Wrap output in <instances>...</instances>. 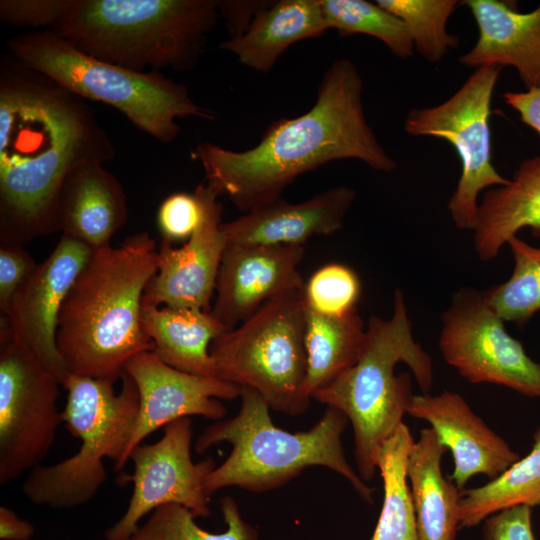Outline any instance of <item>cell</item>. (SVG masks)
<instances>
[{
    "label": "cell",
    "instance_id": "603a6c76",
    "mask_svg": "<svg viewBox=\"0 0 540 540\" xmlns=\"http://www.w3.org/2000/svg\"><path fill=\"white\" fill-rule=\"evenodd\" d=\"M328 29L320 0L273 1L241 35L229 37L219 48L253 70L268 72L292 44Z\"/></svg>",
    "mask_w": 540,
    "mask_h": 540
},
{
    "label": "cell",
    "instance_id": "cb8c5ba5",
    "mask_svg": "<svg viewBox=\"0 0 540 540\" xmlns=\"http://www.w3.org/2000/svg\"><path fill=\"white\" fill-rule=\"evenodd\" d=\"M446 450L432 428H423L408 456L406 473L418 540H455L460 528L462 490L443 474Z\"/></svg>",
    "mask_w": 540,
    "mask_h": 540
},
{
    "label": "cell",
    "instance_id": "74e56055",
    "mask_svg": "<svg viewBox=\"0 0 540 540\" xmlns=\"http://www.w3.org/2000/svg\"><path fill=\"white\" fill-rule=\"evenodd\" d=\"M273 1L216 0L219 14L225 19L230 37L241 35L255 16Z\"/></svg>",
    "mask_w": 540,
    "mask_h": 540
},
{
    "label": "cell",
    "instance_id": "4fadbf2b",
    "mask_svg": "<svg viewBox=\"0 0 540 540\" xmlns=\"http://www.w3.org/2000/svg\"><path fill=\"white\" fill-rule=\"evenodd\" d=\"M192 435L191 420L184 417L167 424L157 442L132 450L134 473L122 479L133 483L132 495L125 513L107 529L106 540L127 538L146 514L164 504L182 505L195 517L210 515L205 480L216 464L212 458L193 462Z\"/></svg>",
    "mask_w": 540,
    "mask_h": 540
},
{
    "label": "cell",
    "instance_id": "836d02e7",
    "mask_svg": "<svg viewBox=\"0 0 540 540\" xmlns=\"http://www.w3.org/2000/svg\"><path fill=\"white\" fill-rule=\"evenodd\" d=\"M202 217V202L193 193L178 192L166 197L157 211V225L162 241L173 243L188 240Z\"/></svg>",
    "mask_w": 540,
    "mask_h": 540
},
{
    "label": "cell",
    "instance_id": "ba28073f",
    "mask_svg": "<svg viewBox=\"0 0 540 540\" xmlns=\"http://www.w3.org/2000/svg\"><path fill=\"white\" fill-rule=\"evenodd\" d=\"M121 389L114 383L68 374L62 386L67 400L63 423L81 441L76 454L53 465L33 468L22 485L23 494L37 505L73 508L90 501L106 481L104 458L114 470L121 463L139 412V393L123 373Z\"/></svg>",
    "mask_w": 540,
    "mask_h": 540
},
{
    "label": "cell",
    "instance_id": "5bb4252c",
    "mask_svg": "<svg viewBox=\"0 0 540 540\" xmlns=\"http://www.w3.org/2000/svg\"><path fill=\"white\" fill-rule=\"evenodd\" d=\"M124 373L135 383L140 404L131 439L115 471L123 469L132 450L158 428L192 415L219 420L227 410L218 399L233 400L242 392V387L218 377L178 370L154 351L132 357Z\"/></svg>",
    "mask_w": 540,
    "mask_h": 540
},
{
    "label": "cell",
    "instance_id": "5b68a950",
    "mask_svg": "<svg viewBox=\"0 0 540 540\" xmlns=\"http://www.w3.org/2000/svg\"><path fill=\"white\" fill-rule=\"evenodd\" d=\"M400 362L410 368L422 394H429L434 382L432 358L413 337L404 294L398 288L391 317L370 316L356 363L312 395L351 422L358 474L364 482L374 478L382 445L403 424L414 396L409 373L395 374Z\"/></svg>",
    "mask_w": 540,
    "mask_h": 540
},
{
    "label": "cell",
    "instance_id": "ffe728a7",
    "mask_svg": "<svg viewBox=\"0 0 540 540\" xmlns=\"http://www.w3.org/2000/svg\"><path fill=\"white\" fill-rule=\"evenodd\" d=\"M478 27L475 45L460 57L464 66H511L527 89L540 86V4L520 12L512 2L467 0Z\"/></svg>",
    "mask_w": 540,
    "mask_h": 540
},
{
    "label": "cell",
    "instance_id": "8fae6325",
    "mask_svg": "<svg viewBox=\"0 0 540 540\" xmlns=\"http://www.w3.org/2000/svg\"><path fill=\"white\" fill-rule=\"evenodd\" d=\"M58 378L0 326V484L40 465L63 423Z\"/></svg>",
    "mask_w": 540,
    "mask_h": 540
},
{
    "label": "cell",
    "instance_id": "484cf974",
    "mask_svg": "<svg viewBox=\"0 0 540 540\" xmlns=\"http://www.w3.org/2000/svg\"><path fill=\"white\" fill-rule=\"evenodd\" d=\"M366 327L358 311L324 315L306 306L305 349L307 372L303 393L307 398L352 367L359 358Z\"/></svg>",
    "mask_w": 540,
    "mask_h": 540
},
{
    "label": "cell",
    "instance_id": "e575fe53",
    "mask_svg": "<svg viewBox=\"0 0 540 540\" xmlns=\"http://www.w3.org/2000/svg\"><path fill=\"white\" fill-rule=\"evenodd\" d=\"M68 0H1L0 19L10 25L51 29L62 16Z\"/></svg>",
    "mask_w": 540,
    "mask_h": 540
},
{
    "label": "cell",
    "instance_id": "83f0119b",
    "mask_svg": "<svg viewBox=\"0 0 540 540\" xmlns=\"http://www.w3.org/2000/svg\"><path fill=\"white\" fill-rule=\"evenodd\" d=\"M414 441L409 427L403 423L382 445L377 469L383 482L384 498L370 540H418L406 473L408 456Z\"/></svg>",
    "mask_w": 540,
    "mask_h": 540
},
{
    "label": "cell",
    "instance_id": "7c38bea8",
    "mask_svg": "<svg viewBox=\"0 0 540 540\" xmlns=\"http://www.w3.org/2000/svg\"><path fill=\"white\" fill-rule=\"evenodd\" d=\"M438 346L444 361L468 382L540 399V362L508 333L485 290L462 287L453 293L441 315Z\"/></svg>",
    "mask_w": 540,
    "mask_h": 540
},
{
    "label": "cell",
    "instance_id": "8992f818",
    "mask_svg": "<svg viewBox=\"0 0 540 540\" xmlns=\"http://www.w3.org/2000/svg\"><path fill=\"white\" fill-rule=\"evenodd\" d=\"M241 408L228 420L214 423L198 436L195 450L228 442L232 450L205 480L208 496L226 487L261 493L281 487L310 466H322L342 475L359 496L373 502L370 488L348 463L341 436L348 418L327 407L309 430L291 433L274 425L270 406L255 390L243 387Z\"/></svg>",
    "mask_w": 540,
    "mask_h": 540
},
{
    "label": "cell",
    "instance_id": "d6a6232c",
    "mask_svg": "<svg viewBox=\"0 0 540 540\" xmlns=\"http://www.w3.org/2000/svg\"><path fill=\"white\" fill-rule=\"evenodd\" d=\"M360 296L358 275L340 263H329L317 269L303 288L306 306L324 315H344L357 310Z\"/></svg>",
    "mask_w": 540,
    "mask_h": 540
},
{
    "label": "cell",
    "instance_id": "2e32d148",
    "mask_svg": "<svg viewBox=\"0 0 540 540\" xmlns=\"http://www.w3.org/2000/svg\"><path fill=\"white\" fill-rule=\"evenodd\" d=\"M195 191L202 202L200 223L180 248L161 242L157 273L145 290L143 305L211 311L210 302L227 245L222 229L223 208L218 195L205 183Z\"/></svg>",
    "mask_w": 540,
    "mask_h": 540
},
{
    "label": "cell",
    "instance_id": "6da1fadb",
    "mask_svg": "<svg viewBox=\"0 0 540 540\" xmlns=\"http://www.w3.org/2000/svg\"><path fill=\"white\" fill-rule=\"evenodd\" d=\"M115 156L78 95L14 57L0 66V245L57 232L56 206L68 174Z\"/></svg>",
    "mask_w": 540,
    "mask_h": 540
},
{
    "label": "cell",
    "instance_id": "e0dca14e",
    "mask_svg": "<svg viewBox=\"0 0 540 540\" xmlns=\"http://www.w3.org/2000/svg\"><path fill=\"white\" fill-rule=\"evenodd\" d=\"M303 256L299 245L227 244L210 312L230 331L266 302L302 291Z\"/></svg>",
    "mask_w": 540,
    "mask_h": 540
},
{
    "label": "cell",
    "instance_id": "ac0fdd59",
    "mask_svg": "<svg viewBox=\"0 0 540 540\" xmlns=\"http://www.w3.org/2000/svg\"><path fill=\"white\" fill-rule=\"evenodd\" d=\"M407 414L428 422L451 451L454 469L450 478L460 490L477 474L496 478L520 458L456 392L414 395Z\"/></svg>",
    "mask_w": 540,
    "mask_h": 540
},
{
    "label": "cell",
    "instance_id": "30bf717a",
    "mask_svg": "<svg viewBox=\"0 0 540 540\" xmlns=\"http://www.w3.org/2000/svg\"><path fill=\"white\" fill-rule=\"evenodd\" d=\"M500 70L498 66L475 69L446 101L434 107L414 108L404 122L408 134L442 138L456 150L461 174L447 207L460 230L473 231L479 194L508 182L491 160L489 119Z\"/></svg>",
    "mask_w": 540,
    "mask_h": 540
},
{
    "label": "cell",
    "instance_id": "d590c367",
    "mask_svg": "<svg viewBox=\"0 0 540 540\" xmlns=\"http://www.w3.org/2000/svg\"><path fill=\"white\" fill-rule=\"evenodd\" d=\"M38 264L22 245H0V311L5 315L19 289Z\"/></svg>",
    "mask_w": 540,
    "mask_h": 540
},
{
    "label": "cell",
    "instance_id": "277c9868",
    "mask_svg": "<svg viewBox=\"0 0 540 540\" xmlns=\"http://www.w3.org/2000/svg\"><path fill=\"white\" fill-rule=\"evenodd\" d=\"M218 15L216 0H68L49 30L127 70L186 71L204 53Z\"/></svg>",
    "mask_w": 540,
    "mask_h": 540
},
{
    "label": "cell",
    "instance_id": "f546056e",
    "mask_svg": "<svg viewBox=\"0 0 540 540\" xmlns=\"http://www.w3.org/2000/svg\"><path fill=\"white\" fill-rule=\"evenodd\" d=\"M221 511L227 528L215 534L200 528L186 507L164 504L123 540H257L256 530L243 519L233 498H223Z\"/></svg>",
    "mask_w": 540,
    "mask_h": 540
},
{
    "label": "cell",
    "instance_id": "52a82bcc",
    "mask_svg": "<svg viewBox=\"0 0 540 540\" xmlns=\"http://www.w3.org/2000/svg\"><path fill=\"white\" fill-rule=\"evenodd\" d=\"M11 56L84 100L119 110L137 129L162 143L173 142L179 118L214 120L187 87L161 72H135L90 57L49 29L30 30L7 42Z\"/></svg>",
    "mask_w": 540,
    "mask_h": 540
},
{
    "label": "cell",
    "instance_id": "f35d334b",
    "mask_svg": "<svg viewBox=\"0 0 540 540\" xmlns=\"http://www.w3.org/2000/svg\"><path fill=\"white\" fill-rule=\"evenodd\" d=\"M502 97L519 114L521 121L540 135V86L522 92L508 91Z\"/></svg>",
    "mask_w": 540,
    "mask_h": 540
},
{
    "label": "cell",
    "instance_id": "4316f807",
    "mask_svg": "<svg viewBox=\"0 0 540 540\" xmlns=\"http://www.w3.org/2000/svg\"><path fill=\"white\" fill-rule=\"evenodd\" d=\"M517 505H540V427L530 452L486 484L462 491L460 528H471L490 515Z\"/></svg>",
    "mask_w": 540,
    "mask_h": 540
},
{
    "label": "cell",
    "instance_id": "f1b7e54d",
    "mask_svg": "<svg viewBox=\"0 0 540 540\" xmlns=\"http://www.w3.org/2000/svg\"><path fill=\"white\" fill-rule=\"evenodd\" d=\"M507 245L514 267L510 277L485 290L490 307L504 322L524 326L540 311V247L518 236Z\"/></svg>",
    "mask_w": 540,
    "mask_h": 540
},
{
    "label": "cell",
    "instance_id": "ab89813d",
    "mask_svg": "<svg viewBox=\"0 0 540 540\" xmlns=\"http://www.w3.org/2000/svg\"><path fill=\"white\" fill-rule=\"evenodd\" d=\"M34 526L6 506L0 507V539L30 540L34 535Z\"/></svg>",
    "mask_w": 540,
    "mask_h": 540
},
{
    "label": "cell",
    "instance_id": "9c48e42d",
    "mask_svg": "<svg viewBox=\"0 0 540 540\" xmlns=\"http://www.w3.org/2000/svg\"><path fill=\"white\" fill-rule=\"evenodd\" d=\"M305 312L302 290L266 302L218 336L210 346L217 377L257 391L275 411L305 412Z\"/></svg>",
    "mask_w": 540,
    "mask_h": 540
},
{
    "label": "cell",
    "instance_id": "4dcf8cb0",
    "mask_svg": "<svg viewBox=\"0 0 540 540\" xmlns=\"http://www.w3.org/2000/svg\"><path fill=\"white\" fill-rule=\"evenodd\" d=\"M328 28L340 36L366 34L377 38L399 58L413 54L414 46L405 24L376 2L320 0Z\"/></svg>",
    "mask_w": 540,
    "mask_h": 540
},
{
    "label": "cell",
    "instance_id": "44dd1931",
    "mask_svg": "<svg viewBox=\"0 0 540 540\" xmlns=\"http://www.w3.org/2000/svg\"><path fill=\"white\" fill-rule=\"evenodd\" d=\"M128 217L124 189L103 163L87 161L66 177L56 206V228L91 249L110 244Z\"/></svg>",
    "mask_w": 540,
    "mask_h": 540
},
{
    "label": "cell",
    "instance_id": "9a60e30c",
    "mask_svg": "<svg viewBox=\"0 0 540 540\" xmlns=\"http://www.w3.org/2000/svg\"><path fill=\"white\" fill-rule=\"evenodd\" d=\"M92 250L62 235L48 257L19 289L5 315L12 336L61 382L68 372L58 353L56 334L62 303Z\"/></svg>",
    "mask_w": 540,
    "mask_h": 540
},
{
    "label": "cell",
    "instance_id": "7a4b0ae2",
    "mask_svg": "<svg viewBox=\"0 0 540 540\" xmlns=\"http://www.w3.org/2000/svg\"><path fill=\"white\" fill-rule=\"evenodd\" d=\"M362 91L355 64L334 60L306 113L273 122L245 151L202 142L191 157L201 164L205 184L244 213L280 199L298 176L334 160L356 159L391 172L397 164L366 121Z\"/></svg>",
    "mask_w": 540,
    "mask_h": 540
},
{
    "label": "cell",
    "instance_id": "7402d4cb",
    "mask_svg": "<svg viewBox=\"0 0 540 540\" xmlns=\"http://www.w3.org/2000/svg\"><path fill=\"white\" fill-rule=\"evenodd\" d=\"M524 228L540 237V154L525 159L506 184L484 192L473 229L476 255L491 261Z\"/></svg>",
    "mask_w": 540,
    "mask_h": 540
},
{
    "label": "cell",
    "instance_id": "8d00e7d4",
    "mask_svg": "<svg viewBox=\"0 0 540 540\" xmlns=\"http://www.w3.org/2000/svg\"><path fill=\"white\" fill-rule=\"evenodd\" d=\"M532 508L517 505L500 510L484 520V540H536L531 524Z\"/></svg>",
    "mask_w": 540,
    "mask_h": 540
},
{
    "label": "cell",
    "instance_id": "1f68e13d",
    "mask_svg": "<svg viewBox=\"0 0 540 540\" xmlns=\"http://www.w3.org/2000/svg\"><path fill=\"white\" fill-rule=\"evenodd\" d=\"M382 8L399 18L411 36L414 49L427 61L438 62L458 46L456 35L447 32V22L456 0H377Z\"/></svg>",
    "mask_w": 540,
    "mask_h": 540
},
{
    "label": "cell",
    "instance_id": "d4e9b609",
    "mask_svg": "<svg viewBox=\"0 0 540 540\" xmlns=\"http://www.w3.org/2000/svg\"><path fill=\"white\" fill-rule=\"evenodd\" d=\"M141 322L166 364L194 375L217 377L210 343L228 330L210 311L142 304Z\"/></svg>",
    "mask_w": 540,
    "mask_h": 540
},
{
    "label": "cell",
    "instance_id": "d6986e66",
    "mask_svg": "<svg viewBox=\"0 0 540 540\" xmlns=\"http://www.w3.org/2000/svg\"><path fill=\"white\" fill-rule=\"evenodd\" d=\"M355 191L336 186L312 198L290 203L281 198L223 223L227 244L299 245L313 236L341 229Z\"/></svg>",
    "mask_w": 540,
    "mask_h": 540
},
{
    "label": "cell",
    "instance_id": "3957f363",
    "mask_svg": "<svg viewBox=\"0 0 540 540\" xmlns=\"http://www.w3.org/2000/svg\"><path fill=\"white\" fill-rule=\"evenodd\" d=\"M157 269L158 250L147 232L92 250L58 316L57 349L68 374L115 383L132 357L154 350L141 312Z\"/></svg>",
    "mask_w": 540,
    "mask_h": 540
}]
</instances>
